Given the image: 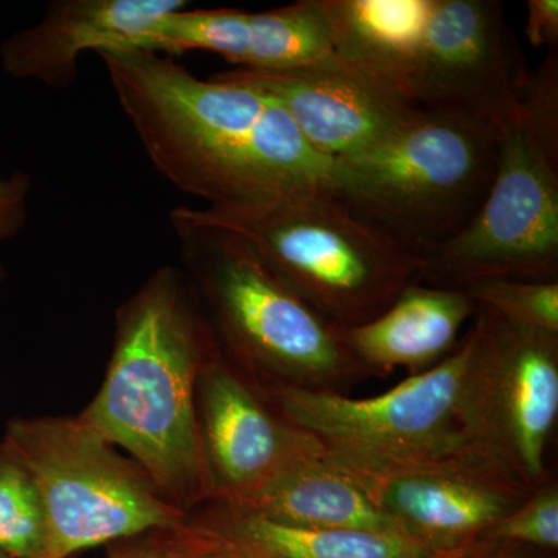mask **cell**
I'll list each match as a JSON object with an SVG mask.
<instances>
[{
	"label": "cell",
	"mask_w": 558,
	"mask_h": 558,
	"mask_svg": "<svg viewBox=\"0 0 558 558\" xmlns=\"http://www.w3.org/2000/svg\"><path fill=\"white\" fill-rule=\"evenodd\" d=\"M3 440L43 499L46 558H70L171 531L189 520L132 459L121 457L80 416L13 417Z\"/></svg>",
	"instance_id": "obj_6"
},
{
	"label": "cell",
	"mask_w": 558,
	"mask_h": 558,
	"mask_svg": "<svg viewBox=\"0 0 558 558\" xmlns=\"http://www.w3.org/2000/svg\"><path fill=\"white\" fill-rule=\"evenodd\" d=\"M333 57L332 38L319 0L250 13L248 58L244 68L274 72L315 64Z\"/></svg>",
	"instance_id": "obj_19"
},
{
	"label": "cell",
	"mask_w": 558,
	"mask_h": 558,
	"mask_svg": "<svg viewBox=\"0 0 558 558\" xmlns=\"http://www.w3.org/2000/svg\"><path fill=\"white\" fill-rule=\"evenodd\" d=\"M218 75L277 100L312 148L333 163L379 145L422 109L391 84L336 54L303 68L233 69Z\"/></svg>",
	"instance_id": "obj_12"
},
{
	"label": "cell",
	"mask_w": 558,
	"mask_h": 558,
	"mask_svg": "<svg viewBox=\"0 0 558 558\" xmlns=\"http://www.w3.org/2000/svg\"><path fill=\"white\" fill-rule=\"evenodd\" d=\"M190 519L226 538L245 558H436L442 554L392 532L286 526L219 499Z\"/></svg>",
	"instance_id": "obj_18"
},
{
	"label": "cell",
	"mask_w": 558,
	"mask_h": 558,
	"mask_svg": "<svg viewBox=\"0 0 558 558\" xmlns=\"http://www.w3.org/2000/svg\"><path fill=\"white\" fill-rule=\"evenodd\" d=\"M436 558H557V554L529 548L519 543L481 538L462 548L439 554Z\"/></svg>",
	"instance_id": "obj_28"
},
{
	"label": "cell",
	"mask_w": 558,
	"mask_h": 558,
	"mask_svg": "<svg viewBox=\"0 0 558 558\" xmlns=\"http://www.w3.org/2000/svg\"><path fill=\"white\" fill-rule=\"evenodd\" d=\"M109 558V557H108Z\"/></svg>",
	"instance_id": "obj_31"
},
{
	"label": "cell",
	"mask_w": 558,
	"mask_h": 558,
	"mask_svg": "<svg viewBox=\"0 0 558 558\" xmlns=\"http://www.w3.org/2000/svg\"><path fill=\"white\" fill-rule=\"evenodd\" d=\"M185 275L211 314L223 352L250 379L343 392L371 374L344 329L319 314L229 231L171 215Z\"/></svg>",
	"instance_id": "obj_4"
},
{
	"label": "cell",
	"mask_w": 558,
	"mask_h": 558,
	"mask_svg": "<svg viewBox=\"0 0 558 558\" xmlns=\"http://www.w3.org/2000/svg\"><path fill=\"white\" fill-rule=\"evenodd\" d=\"M341 468L400 534L438 553L476 542L531 494L470 447L395 468Z\"/></svg>",
	"instance_id": "obj_11"
},
{
	"label": "cell",
	"mask_w": 558,
	"mask_h": 558,
	"mask_svg": "<svg viewBox=\"0 0 558 558\" xmlns=\"http://www.w3.org/2000/svg\"><path fill=\"white\" fill-rule=\"evenodd\" d=\"M526 36L532 47H558V2L557 0H529Z\"/></svg>",
	"instance_id": "obj_27"
},
{
	"label": "cell",
	"mask_w": 558,
	"mask_h": 558,
	"mask_svg": "<svg viewBox=\"0 0 558 558\" xmlns=\"http://www.w3.org/2000/svg\"><path fill=\"white\" fill-rule=\"evenodd\" d=\"M557 49H549L538 70L531 72L512 126L526 132L550 159L558 161Z\"/></svg>",
	"instance_id": "obj_24"
},
{
	"label": "cell",
	"mask_w": 558,
	"mask_h": 558,
	"mask_svg": "<svg viewBox=\"0 0 558 558\" xmlns=\"http://www.w3.org/2000/svg\"><path fill=\"white\" fill-rule=\"evenodd\" d=\"M470 349L468 333L435 368L373 398L279 384H263L260 392L337 464L379 470L427 461L469 447L459 433L457 402Z\"/></svg>",
	"instance_id": "obj_8"
},
{
	"label": "cell",
	"mask_w": 558,
	"mask_h": 558,
	"mask_svg": "<svg viewBox=\"0 0 558 558\" xmlns=\"http://www.w3.org/2000/svg\"><path fill=\"white\" fill-rule=\"evenodd\" d=\"M31 194V175L22 171L0 175V242L11 240L24 229L28 218ZM5 278V266L0 259V282Z\"/></svg>",
	"instance_id": "obj_26"
},
{
	"label": "cell",
	"mask_w": 558,
	"mask_h": 558,
	"mask_svg": "<svg viewBox=\"0 0 558 558\" xmlns=\"http://www.w3.org/2000/svg\"><path fill=\"white\" fill-rule=\"evenodd\" d=\"M484 539L519 543L557 554L558 550V483L550 478L524 498L512 512L483 535ZM480 538V539H481Z\"/></svg>",
	"instance_id": "obj_23"
},
{
	"label": "cell",
	"mask_w": 558,
	"mask_h": 558,
	"mask_svg": "<svg viewBox=\"0 0 558 558\" xmlns=\"http://www.w3.org/2000/svg\"><path fill=\"white\" fill-rule=\"evenodd\" d=\"M435 0H319L333 54L410 97Z\"/></svg>",
	"instance_id": "obj_17"
},
{
	"label": "cell",
	"mask_w": 558,
	"mask_h": 558,
	"mask_svg": "<svg viewBox=\"0 0 558 558\" xmlns=\"http://www.w3.org/2000/svg\"><path fill=\"white\" fill-rule=\"evenodd\" d=\"M475 314L476 304L464 290L414 281L379 317L344 329V339L371 376L398 368L414 376L449 357L462 326Z\"/></svg>",
	"instance_id": "obj_15"
},
{
	"label": "cell",
	"mask_w": 558,
	"mask_h": 558,
	"mask_svg": "<svg viewBox=\"0 0 558 558\" xmlns=\"http://www.w3.org/2000/svg\"><path fill=\"white\" fill-rule=\"evenodd\" d=\"M244 379L218 341L197 381V417L213 499L220 501H240L279 470L325 454Z\"/></svg>",
	"instance_id": "obj_13"
},
{
	"label": "cell",
	"mask_w": 558,
	"mask_h": 558,
	"mask_svg": "<svg viewBox=\"0 0 558 558\" xmlns=\"http://www.w3.org/2000/svg\"><path fill=\"white\" fill-rule=\"evenodd\" d=\"M499 138L421 109L379 145L336 163V190L422 259L475 218L497 174Z\"/></svg>",
	"instance_id": "obj_5"
},
{
	"label": "cell",
	"mask_w": 558,
	"mask_h": 558,
	"mask_svg": "<svg viewBox=\"0 0 558 558\" xmlns=\"http://www.w3.org/2000/svg\"><path fill=\"white\" fill-rule=\"evenodd\" d=\"M109 558H165L161 532L117 543L110 550Z\"/></svg>",
	"instance_id": "obj_29"
},
{
	"label": "cell",
	"mask_w": 558,
	"mask_h": 558,
	"mask_svg": "<svg viewBox=\"0 0 558 558\" xmlns=\"http://www.w3.org/2000/svg\"><path fill=\"white\" fill-rule=\"evenodd\" d=\"M495 278L558 281V161L517 126L502 131L497 174L475 218L427 253L417 275L458 290Z\"/></svg>",
	"instance_id": "obj_9"
},
{
	"label": "cell",
	"mask_w": 558,
	"mask_h": 558,
	"mask_svg": "<svg viewBox=\"0 0 558 558\" xmlns=\"http://www.w3.org/2000/svg\"><path fill=\"white\" fill-rule=\"evenodd\" d=\"M457 402L470 449L532 492L553 478L546 451L558 418V337L476 307Z\"/></svg>",
	"instance_id": "obj_7"
},
{
	"label": "cell",
	"mask_w": 558,
	"mask_h": 558,
	"mask_svg": "<svg viewBox=\"0 0 558 558\" xmlns=\"http://www.w3.org/2000/svg\"><path fill=\"white\" fill-rule=\"evenodd\" d=\"M0 558H10V557H7V556H2V554H0Z\"/></svg>",
	"instance_id": "obj_30"
},
{
	"label": "cell",
	"mask_w": 558,
	"mask_h": 558,
	"mask_svg": "<svg viewBox=\"0 0 558 558\" xmlns=\"http://www.w3.org/2000/svg\"><path fill=\"white\" fill-rule=\"evenodd\" d=\"M171 215L247 242L289 288L343 329L368 323L417 281L422 259L336 189Z\"/></svg>",
	"instance_id": "obj_3"
},
{
	"label": "cell",
	"mask_w": 558,
	"mask_h": 558,
	"mask_svg": "<svg viewBox=\"0 0 558 558\" xmlns=\"http://www.w3.org/2000/svg\"><path fill=\"white\" fill-rule=\"evenodd\" d=\"M250 13L238 9L172 11L149 36L145 51L182 57L202 50L219 54L230 64L244 68L248 58Z\"/></svg>",
	"instance_id": "obj_20"
},
{
	"label": "cell",
	"mask_w": 558,
	"mask_h": 558,
	"mask_svg": "<svg viewBox=\"0 0 558 558\" xmlns=\"http://www.w3.org/2000/svg\"><path fill=\"white\" fill-rule=\"evenodd\" d=\"M47 517L31 473L5 440L0 442V554L46 558Z\"/></svg>",
	"instance_id": "obj_21"
},
{
	"label": "cell",
	"mask_w": 558,
	"mask_h": 558,
	"mask_svg": "<svg viewBox=\"0 0 558 558\" xmlns=\"http://www.w3.org/2000/svg\"><path fill=\"white\" fill-rule=\"evenodd\" d=\"M218 343L185 271L163 266L117 311L105 380L80 417L126 451L170 505L191 510L213 499L197 381Z\"/></svg>",
	"instance_id": "obj_2"
},
{
	"label": "cell",
	"mask_w": 558,
	"mask_h": 558,
	"mask_svg": "<svg viewBox=\"0 0 558 558\" xmlns=\"http://www.w3.org/2000/svg\"><path fill=\"white\" fill-rule=\"evenodd\" d=\"M165 558H245L230 542L190 519L161 532Z\"/></svg>",
	"instance_id": "obj_25"
},
{
	"label": "cell",
	"mask_w": 558,
	"mask_h": 558,
	"mask_svg": "<svg viewBox=\"0 0 558 558\" xmlns=\"http://www.w3.org/2000/svg\"><path fill=\"white\" fill-rule=\"evenodd\" d=\"M226 502L286 526L400 534L355 476L326 453L300 459L247 497Z\"/></svg>",
	"instance_id": "obj_16"
},
{
	"label": "cell",
	"mask_w": 558,
	"mask_h": 558,
	"mask_svg": "<svg viewBox=\"0 0 558 558\" xmlns=\"http://www.w3.org/2000/svg\"><path fill=\"white\" fill-rule=\"evenodd\" d=\"M459 290L510 325L558 337V281L495 278Z\"/></svg>",
	"instance_id": "obj_22"
},
{
	"label": "cell",
	"mask_w": 558,
	"mask_h": 558,
	"mask_svg": "<svg viewBox=\"0 0 558 558\" xmlns=\"http://www.w3.org/2000/svg\"><path fill=\"white\" fill-rule=\"evenodd\" d=\"M529 72L499 0H435L410 97L499 132L519 116Z\"/></svg>",
	"instance_id": "obj_10"
},
{
	"label": "cell",
	"mask_w": 558,
	"mask_h": 558,
	"mask_svg": "<svg viewBox=\"0 0 558 558\" xmlns=\"http://www.w3.org/2000/svg\"><path fill=\"white\" fill-rule=\"evenodd\" d=\"M185 0H57L43 20L0 46L3 72L51 89H68L86 51L146 50L149 36Z\"/></svg>",
	"instance_id": "obj_14"
},
{
	"label": "cell",
	"mask_w": 558,
	"mask_h": 558,
	"mask_svg": "<svg viewBox=\"0 0 558 558\" xmlns=\"http://www.w3.org/2000/svg\"><path fill=\"white\" fill-rule=\"evenodd\" d=\"M100 57L150 163L182 193L240 205L336 189V163L269 95L219 75L202 80L153 51Z\"/></svg>",
	"instance_id": "obj_1"
}]
</instances>
